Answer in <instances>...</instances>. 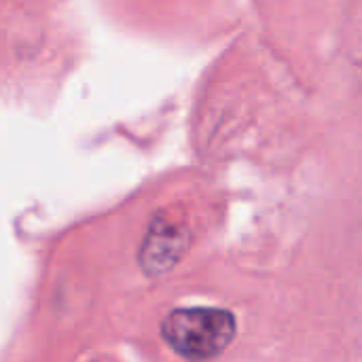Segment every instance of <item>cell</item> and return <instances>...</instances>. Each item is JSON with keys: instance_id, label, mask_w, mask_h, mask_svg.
<instances>
[{"instance_id": "7a4b0ae2", "label": "cell", "mask_w": 362, "mask_h": 362, "mask_svg": "<svg viewBox=\"0 0 362 362\" xmlns=\"http://www.w3.org/2000/svg\"><path fill=\"white\" fill-rule=\"evenodd\" d=\"M189 233L178 222L168 218H157L140 248V265L149 273L168 271L187 250Z\"/></svg>"}, {"instance_id": "6da1fadb", "label": "cell", "mask_w": 362, "mask_h": 362, "mask_svg": "<svg viewBox=\"0 0 362 362\" xmlns=\"http://www.w3.org/2000/svg\"><path fill=\"white\" fill-rule=\"evenodd\" d=\"M235 328V318L227 310L182 308L163 318L161 335L182 358L204 362L216 358L231 345Z\"/></svg>"}]
</instances>
